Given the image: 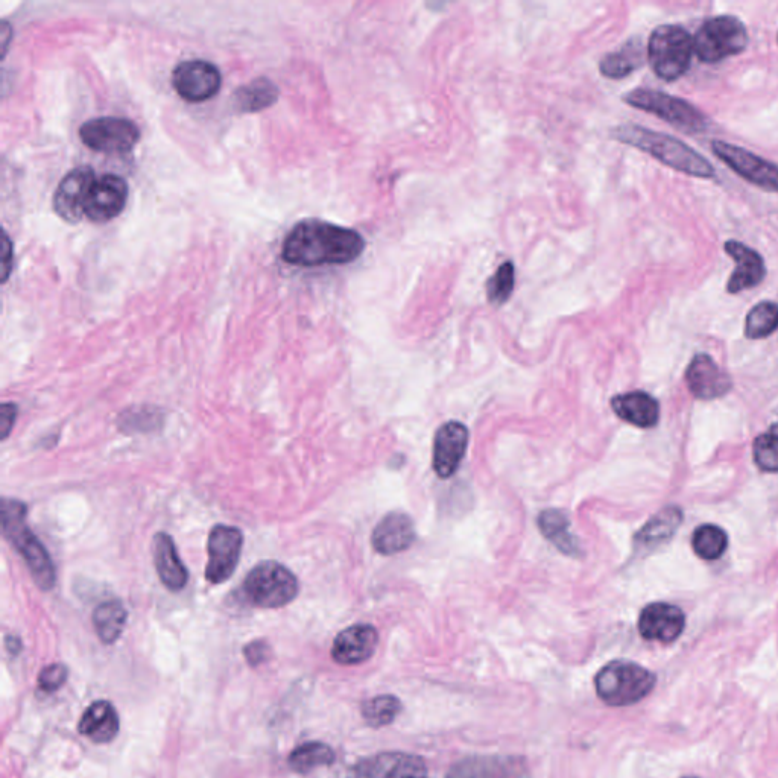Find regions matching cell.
I'll list each match as a JSON object with an SVG mask.
<instances>
[{
	"mask_svg": "<svg viewBox=\"0 0 778 778\" xmlns=\"http://www.w3.org/2000/svg\"><path fill=\"white\" fill-rule=\"evenodd\" d=\"M692 548L703 560H718L728 548L727 532L716 525L698 526L692 535Z\"/></svg>",
	"mask_w": 778,
	"mask_h": 778,
	"instance_id": "obj_32",
	"label": "cell"
},
{
	"mask_svg": "<svg viewBox=\"0 0 778 778\" xmlns=\"http://www.w3.org/2000/svg\"><path fill=\"white\" fill-rule=\"evenodd\" d=\"M402 712L400 699L393 695H379L365 701L362 716L371 727L380 728L391 724Z\"/></svg>",
	"mask_w": 778,
	"mask_h": 778,
	"instance_id": "obj_34",
	"label": "cell"
},
{
	"mask_svg": "<svg viewBox=\"0 0 778 778\" xmlns=\"http://www.w3.org/2000/svg\"><path fill=\"white\" fill-rule=\"evenodd\" d=\"M681 522H683V511L678 507H666L665 510L655 514L636 535L634 538L636 548L648 551L657 548L661 543H666L674 537Z\"/></svg>",
	"mask_w": 778,
	"mask_h": 778,
	"instance_id": "obj_26",
	"label": "cell"
},
{
	"mask_svg": "<svg viewBox=\"0 0 778 778\" xmlns=\"http://www.w3.org/2000/svg\"><path fill=\"white\" fill-rule=\"evenodd\" d=\"M4 257H2V265H4V274H2V282L7 283L10 279L11 271H13L14 260V248L13 242H11L10 236L7 231H4Z\"/></svg>",
	"mask_w": 778,
	"mask_h": 778,
	"instance_id": "obj_41",
	"label": "cell"
},
{
	"mask_svg": "<svg viewBox=\"0 0 778 778\" xmlns=\"http://www.w3.org/2000/svg\"><path fill=\"white\" fill-rule=\"evenodd\" d=\"M128 195V183L119 175L105 174L96 178L87 201V218L95 224L113 221L124 212Z\"/></svg>",
	"mask_w": 778,
	"mask_h": 778,
	"instance_id": "obj_15",
	"label": "cell"
},
{
	"mask_svg": "<svg viewBox=\"0 0 778 778\" xmlns=\"http://www.w3.org/2000/svg\"><path fill=\"white\" fill-rule=\"evenodd\" d=\"M686 616L677 605L654 602L646 605L639 617V633L651 642L672 643L683 634Z\"/></svg>",
	"mask_w": 778,
	"mask_h": 778,
	"instance_id": "obj_17",
	"label": "cell"
},
{
	"mask_svg": "<svg viewBox=\"0 0 778 778\" xmlns=\"http://www.w3.org/2000/svg\"><path fill=\"white\" fill-rule=\"evenodd\" d=\"M335 751L323 742H306L292 751L288 763L292 771L306 774L321 766H330L335 762Z\"/></svg>",
	"mask_w": 778,
	"mask_h": 778,
	"instance_id": "obj_31",
	"label": "cell"
},
{
	"mask_svg": "<svg viewBox=\"0 0 778 778\" xmlns=\"http://www.w3.org/2000/svg\"><path fill=\"white\" fill-rule=\"evenodd\" d=\"M365 250L358 231L320 219H306L294 225L282 247V259L289 265L314 268L355 262Z\"/></svg>",
	"mask_w": 778,
	"mask_h": 778,
	"instance_id": "obj_1",
	"label": "cell"
},
{
	"mask_svg": "<svg viewBox=\"0 0 778 778\" xmlns=\"http://www.w3.org/2000/svg\"><path fill=\"white\" fill-rule=\"evenodd\" d=\"M121 721L110 701H96L84 712L78 730L95 744H108L118 736Z\"/></svg>",
	"mask_w": 778,
	"mask_h": 778,
	"instance_id": "obj_25",
	"label": "cell"
},
{
	"mask_svg": "<svg viewBox=\"0 0 778 778\" xmlns=\"http://www.w3.org/2000/svg\"><path fill=\"white\" fill-rule=\"evenodd\" d=\"M417 532L411 517L403 513H389L377 523L371 535L374 551L382 555L400 554L415 543Z\"/></svg>",
	"mask_w": 778,
	"mask_h": 778,
	"instance_id": "obj_22",
	"label": "cell"
},
{
	"mask_svg": "<svg viewBox=\"0 0 778 778\" xmlns=\"http://www.w3.org/2000/svg\"><path fill=\"white\" fill-rule=\"evenodd\" d=\"M80 139L92 151L125 154L139 143L140 128L131 119L102 116L81 125Z\"/></svg>",
	"mask_w": 778,
	"mask_h": 778,
	"instance_id": "obj_9",
	"label": "cell"
},
{
	"mask_svg": "<svg viewBox=\"0 0 778 778\" xmlns=\"http://www.w3.org/2000/svg\"><path fill=\"white\" fill-rule=\"evenodd\" d=\"M128 613L121 601H105L93 611V627L102 643L116 642L124 633Z\"/></svg>",
	"mask_w": 778,
	"mask_h": 778,
	"instance_id": "obj_30",
	"label": "cell"
},
{
	"mask_svg": "<svg viewBox=\"0 0 778 778\" xmlns=\"http://www.w3.org/2000/svg\"><path fill=\"white\" fill-rule=\"evenodd\" d=\"M159 412L155 409H142V411H128L121 417V427L130 431L146 432L154 429L159 424Z\"/></svg>",
	"mask_w": 778,
	"mask_h": 778,
	"instance_id": "obj_37",
	"label": "cell"
},
{
	"mask_svg": "<svg viewBox=\"0 0 778 778\" xmlns=\"http://www.w3.org/2000/svg\"><path fill=\"white\" fill-rule=\"evenodd\" d=\"M657 678L634 661L614 660L605 665L595 678L596 693L611 707L640 703L654 690Z\"/></svg>",
	"mask_w": 778,
	"mask_h": 778,
	"instance_id": "obj_4",
	"label": "cell"
},
{
	"mask_svg": "<svg viewBox=\"0 0 778 778\" xmlns=\"http://www.w3.org/2000/svg\"><path fill=\"white\" fill-rule=\"evenodd\" d=\"M2 37H4L2 38V40H4V45L2 46H4V55H5V52H7L8 49V42H10L11 40V28H10V23L8 22H4V26H2Z\"/></svg>",
	"mask_w": 778,
	"mask_h": 778,
	"instance_id": "obj_42",
	"label": "cell"
},
{
	"mask_svg": "<svg viewBox=\"0 0 778 778\" xmlns=\"http://www.w3.org/2000/svg\"><path fill=\"white\" fill-rule=\"evenodd\" d=\"M152 557L160 581L171 592H181L189 581V572L178 555L174 538L166 532L154 535Z\"/></svg>",
	"mask_w": 778,
	"mask_h": 778,
	"instance_id": "obj_23",
	"label": "cell"
},
{
	"mask_svg": "<svg viewBox=\"0 0 778 778\" xmlns=\"http://www.w3.org/2000/svg\"><path fill=\"white\" fill-rule=\"evenodd\" d=\"M17 412L19 411L14 403H4L0 409V432H2V440L4 441L10 437L11 431H13Z\"/></svg>",
	"mask_w": 778,
	"mask_h": 778,
	"instance_id": "obj_39",
	"label": "cell"
},
{
	"mask_svg": "<svg viewBox=\"0 0 778 778\" xmlns=\"http://www.w3.org/2000/svg\"><path fill=\"white\" fill-rule=\"evenodd\" d=\"M95 181V172L87 166L67 172L54 193L55 213L69 224H78L86 216L87 201Z\"/></svg>",
	"mask_w": 778,
	"mask_h": 778,
	"instance_id": "obj_14",
	"label": "cell"
},
{
	"mask_svg": "<svg viewBox=\"0 0 778 778\" xmlns=\"http://www.w3.org/2000/svg\"><path fill=\"white\" fill-rule=\"evenodd\" d=\"M347 778H427V766L415 754L389 751L359 760Z\"/></svg>",
	"mask_w": 778,
	"mask_h": 778,
	"instance_id": "obj_13",
	"label": "cell"
},
{
	"mask_svg": "<svg viewBox=\"0 0 778 778\" xmlns=\"http://www.w3.org/2000/svg\"><path fill=\"white\" fill-rule=\"evenodd\" d=\"M611 408L620 420L642 429H651L660 420V405L645 391L619 394L611 400Z\"/></svg>",
	"mask_w": 778,
	"mask_h": 778,
	"instance_id": "obj_24",
	"label": "cell"
},
{
	"mask_svg": "<svg viewBox=\"0 0 778 778\" xmlns=\"http://www.w3.org/2000/svg\"><path fill=\"white\" fill-rule=\"evenodd\" d=\"M67 675H69V671H67L66 666L60 665V663L46 666L38 675V689L48 693L55 692L66 683Z\"/></svg>",
	"mask_w": 778,
	"mask_h": 778,
	"instance_id": "obj_38",
	"label": "cell"
},
{
	"mask_svg": "<svg viewBox=\"0 0 778 778\" xmlns=\"http://www.w3.org/2000/svg\"><path fill=\"white\" fill-rule=\"evenodd\" d=\"M611 136L625 145L646 152L658 162L674 169V171L681 172V174L704 178V180L716 178V171L712 163L677 137L655 133L648 128L631 124L619 125L611 131Z\"/></svg>",
	"mask_w": 778,
	"mask_h": 778,
	"instance_id": "obj_2",
	"label": "cell"
},
{
	"mask_svg": "<svg viewBox=\"0 0 778 778\" xmlns=\"http://www.w3.org/2000/svg\"><path fill=\"white\" fill-rule=\"evenodd\" d=\"M379 633L373 625L358 624L345 628L333 640L332 658L342 666L361 665L376 652Z\"/></svg>",
	"mask_w": 778,
	"mask_h": 778,
	"instance_id": "obj_21",
	"label": "cell"
},
{
	"mask_svg": "<svg viewBox=\"0 0 778 778\" xmlns=\"http://www.w3.org/2000/svg\"><path fill=\"white\" fill-rule=\"evenodd\" d=\"M645 63V48L640 38H630L622 48L605 55L599 63L602 75L610 80H620L631 75Z\"/></svg>",
	"mask_w": 778,
	"mask_h": 778,
	"instance_id": "obj_27",
	"label": "cell"
},
{
	"mask_svg": "<svg viewBox=\"0 0 778 778\" xmlns=\"http://www.w3.org/2000/svg\"><path fill=\"white\" fill-rule=\"evenodd\" d=\"M710 148L734 174L766 192L778 193V165L775 163L724 140L713 139Z\"/></svg>",
	"mask_w": 778,
	"mask_h": 778,
	"instance_id": "obj_10",
	"label": "cell"
},
{
	"mask_svg": "<svg viewBox=\"0 0 778 778\" xmlns=\"http://www.w3.org/2000/svg\"><path fill=\"white\" fill-rule=\"evenodd\" d=\"M516 288V268L513 262H505L499 266L487 283L488 303L493 306H503L510 300Z\"/></svg>",
	"mask_w": 778,
	"mask_h": 778,
	"instance_id": "obj_35",
	"label": "cell"
},
{
	"mask_svg": "<svg viewBox=\"0 0 778 778\" xmlns=\"http://www.w3.org/2000/svg\"><path fill=\"white\" fill-rule=\"evenodd\" d=\"M753 455L762 472L778 473V423L754 440Z\"/></svg>",
	"mask_w": 778,
	"mask_h": 778,
	"instance_id": "obj_36",
	"label": "cell"
},
{
	"mask_svg": "<svg viewBox=\"0 0 778 778\" xmlns=\"http://www.w3.org/2000/svg\"><path fill=\"white\" fill-rule=\"evenodd\" d=\"M725 253L734 260L736 269L727 282L728 294H739L747 289L756 288L766 277V265L759 251L742 242L730 241L724 244Z\"/></svg>",
	"mask_w": 778,
	"mask_h": 778,
	"instance_id": "obj_19",
	"label": "cell"
},
{
	"mask_svg": "<svg viewBox=\"0 0 778 778\" xmlns=\"http://www.w3.org/2000/svg\"><path fill=\"white\" fill-rule=\"evenodd\" d=\"M624 102L671 124L686 134H701L709 130L710 119L689 101L660 90L636 89L624 95Z\"/></svg>",
	"mask_w": 778,
	"mask_h": 778,
	"instance_id": "obj_7",
	"label": "cell"
},
{
	"mask_svg": "<svg viewBox=\"0 0 778 778\" xmlns=\"http://www.w3.org/2000/svg\"><path fill=\"white\" fill-rule=\"evenodd\" d=\"M297 576L277 561H263L250 570L244 581V595L257 608L286 607L297 598Z\"/></svg>",
	"mask_w": 778,
	"mask_h": 778,
	"instance_id": "obj_8",
	"label": "cell"
},
{
	"mask_svg": "<svg viewBox=\"0 0 778 778\" xmlns=\"http://www.w3.org/2000/svg\"><path fill=\"white\" fill-rule=\"evenodd\" d=\"M750 43L747 26L736 16H715L699 26L693 37L695 55L701 63L715 64L742 54Z\"/></svg>",
	"mask_w": 778,
	"mask_h": 778,
	"instance_id": "obj_6",
	"label": "cell"
},
{
	"mask_svg": "<svg viewBox=\"0 0 778 778\" xmlns=\"http://www.w3.org/2000/svg\"><path fill=\"white\" fill-rule=\"evenodd\" d=\"M778 330V304L775 301H760L748 312L745 320V336L748 339H763Z\"/></svg>",
	"mask_w": 778,
	"mask_h": 778,
	"instance_id": "obj_33",
	"label": "cell"
},
{
	"mask_svg": "<svg viewBox=\"0 0 778 778\" xmlns=\"http://www.w3.org/2000/svg\"><path fill=\"white\" fill-rule=\"evenodd\" d=\"M280 90L269 78H256L239 87L233 96V108L241 113H257L276 104Z\"/></svg>",
	"mask_w": 778,
	"mask_h": 778,
	"instance_id": "obj_28",
	"label": "cell"
},
{
	"mask_svg": "<svg viewBox=\"0 0 778 778\" xmlns=\"http://www.w3.org/2000/svg\"><path fill=\"white\" fill-rule=\"evenodd\" d=\"M469 447V429L459 421H447L434 440V470L440 478H452L458 472Z\"/></svg>",
	"mask_w": 778,
	"mask_h": 778,
	"instance_id": "obj_16",
	"label": "cell"
},
{
	"mask_svg": "<svg viewBox=\"0 0 778 778\" xmlns=\"http://www.w3.org/2000/svg\"><path fill=\"white\" fill-rule=\"evenodd\" d=\"M681 778H701V777H695V775H687V777H681Z\"/></svg>",
	"mask_w": 778,
	"mask_h": 778,
	"instance_id": "obj_43",
	"label": "cell"
},
{
	"mask_svg": "<svg viewBox=\"0 0 778 778\" xmlns=\"http://www.w3.org/2000/svg\"><path fill=\"white\" fill-rule=\"evenodd\" d=\"M222 76L215 64L189 60L178 64L172 73V86L181 99L192 104L209 101L221 90Z\"/></svg>",
	"mask_w": 778,
	"mask_h": 778,
	"instance_id": "obj_12",
	"label": "cell"
},
{
	"mask_svg": "<svg viewBox=\"0 0 778 778\" xmlns=\"http://www.w3.org/2000/svg\"><path fill=\"white\" fill-rule=\"evenodd\" d=\"M244 654L251 666H259L268 658L269 646L262 640H256L245 646Z\"/></svg>",
	"mask_w": 778,
	"mask_h": 778,
	"instance_id": "obj_40",
	"label": "cell"
},
{
	"mask_svg": "<svg viewBox=\"0 0 778 778\" xmlns=\"http://www.w3.org/2000/svg\"><path fill=\"white\" fill-rule=\"evenodd\" d=\"M2 531L16 551L22 555L37 584L43 592L54 589L57 582L54 561L46 551L42 541L26 523V505L14 499H4L2 503Z\"/></svg>",
	"mask_w": 778,
	"mask_h": 778,
	"instance_id": "obj_3",
	"label": "cell"
},
{
	"mask_svg": "<svg viewBox=\"0 0 778 778\" xmlns=\"http://www.w3.org/2000/svg\"><path fill=\"white\" fill-rule=\"evenodd\" d=\"M777 40H778V38H777Z\"/></svg>",
	"mask_w": 778,
	"mask_h": 778,
	"instance_id": "obj_44",
	"label": "cell"
},
{
	"mask_svg": "<svg viewBox=\"0 0 778 778\" xmlns=\"http://www.w3.org/2000/svg\"><path fill=\"white\" fill-rule=\"evenodd\" d=\"M525 760L513 756H472L459 760L446 778H522Z\"/></svg>",
	"mask_w": 778,
	"mask_h": 778,
	"instance_id": "obj_20",
	"label": "cell"
},
{
	"mask_svg": "<svg viewBox=\"0 0 778 778\" xmlns=\"http://www.w3.org/2000/svg\"><path fill=\"white\" fill-rule=\"evenodd\" d=\"M244 535L236 526L216 525L207 541L206 579L212 584H222L233 576L241 561Z\"/></svg>",
	"mask_w": 778,
	"mask_h": 778,
	"instance_id": "obj_11",
	"label": "cell"
},
{
	"mask_svg": "<svg viewBox=\"0 0 778 778\" xmlns=\"http://www.w3.org/2000/svg\"><path fill=\"white\" fill-rule=\"evenodd\" d=\"M541 534L554 543L563 554L578 557L582 554L578 538L570 532V520L560 510H546L538 517Z\"/></svg>",
	"mask_w": 778,
	"mask_h": 778,
	"instance_id": "obj_29",
	"label": "cell"
},
{
	"mask_svg": "<svg viewBox=\"0 0 778 778\" xmlns=\"http://www.w3.org/2000/svg\"><path fill=\"white\" fill-rule=\"evenodd\" d=\"M686 382L695 399L715 400L724 397L733 386L731 377L706 353H699L686 370Z\"/></svg>",
	"mask_w": 778,
	"mask_h": 778,
	"instance_id": "obj_18",
	"label": "cell"
},
{
	"mask_svg": "<svg viewBox=\"0 0 778 778\" xmlns=\"http://www.w3.org/2000/svg\"><path fill=\"white\" fill-rule=\"evenodd\" d=\"M693 37L680 25H661L652 31L648 42V61L660 80H680L692 64Z\"/></svg>",
	"mask_w": 778,
	"mask_h": 778,
	"instance_id": "obj_5",
	"label": "cell"
}]
</instances>
